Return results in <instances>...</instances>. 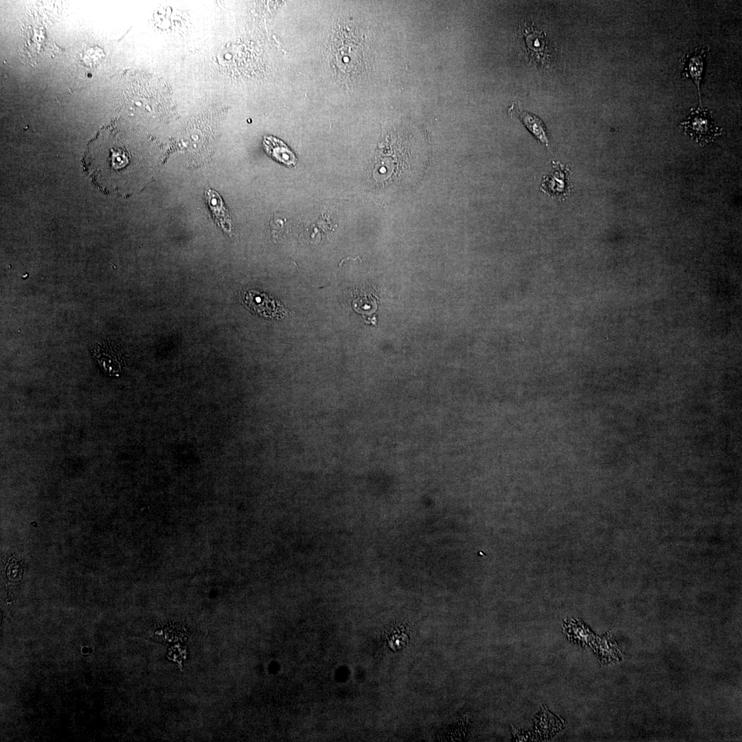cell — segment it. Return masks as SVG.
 I'll use <instances>...</instances> for the list:
<instances>
[{
	"label": "cell",
	"mask_w": 742,
	"mask_h": 742,
	"mask_svg": "<svg viewBox=\"0 0 742 742\" xmlns=\"http://www.w3.org/2000/svg\"><path fill=\"white\" fill-rule=\"evenodd\" d=\"M262 144L266 153L276 161L288 167L297 164L295 155L282 140L271 135L265 136Z\"/></svg>",
	"instance_id": "obj_4"
},
{
	"label": "cell",
	"mask_w": 742,
	"mask_h": 742,
	"mask_svg": "<svg viewBox=\"0 0 742 742\" xmlns=\"http://www.w3.org/2000/svg\"><path fill=\"white\" fill-rule=\"evenodd\" d=\"M708 51V48L706 46L698 47L685 54L679 60L682 66V76L689 78L696 85L699 94V106H703L700 87L704 68L705 57Z\"/></svg>",
	"instance_id": "obj_2"
},
{
	"label": "cell",
	"mask_w": 742,
	"mask_h": 742,
	"mask_svg": "<svg viewBox=\"0 0 742 742\" xmlns=\"http://www.w3.org/2000/svg\"><path fill=\"white\" fill-rule=\"evenodd\" d=\"M508 114L511 117H518L524 126L536 137V138L545 145H548V140L546 135V127L541 120L535 114L521 108L517 102L513 103L508 109Z\"/></svg>",
	"instance_id": "obj_3"
},
{
	"label": "cell",
	"mask_w": 742,
	"mask_h": 742,
	"mask_svg": "<svg viewBox=\"0 0 742 742\" xmlns=\"http://www.w3.org/2000/svg\"><path fill=\"white\" fill-rule=\"evenodd\" d=\"M686 133L700 144L708 143L721 134L710 112L703 106L691 108L686 120L681 122Z\"/></svg>",
	"instance_id": "obj_1"
},
{
	"label": "cell",
	"mask_w": 742,
	"mask_h": 742,
	"mask_svg": "<svg viewBox=\"0 0 742 742\" xmlns=\"http://www.w3.org/2000/svg\"><path fill=\"white\" fill-rule=\"evenodd\" d=\"M205 198L206 200L207 199L209 207L218 225L225 231L230 232L231 223L229 216L219 194L214 190H208L205 192Z\"/></svg>",
	"instance_id": "obj_5"
}]
</instances>
